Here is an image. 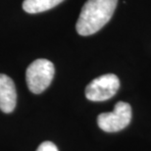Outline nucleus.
<instances>
[{
    "mask_svg": "<svg viewBox=\"0 0 151 151\" xmlns=\"http://www.w3.org/2000/svg\"><path fill=\"white\" fill-rule=\"evenodd\" d=\"M118 0H87L81 11L76 29L83 37L101 29L112 18Z\"/></svg>",
    "mask_w": 151,
    "mask_h": 151,
    "instance_id": "obj_1",
    "label": "nucleus"
},
{
    "mask_svg": "<svg viewBox=\"0 0 151 151\" xmlns=\"http://www.w3.org/2000/svg\"><path fill=\"white\" fill-rule=\"evenodd\" d=\"M55 74L52 62L46 59H37L27 69L26 80L29 89L35 94L43 92L50 86Z\"/></svg>",
    "mask_w": 151,
    "mask_h": 151,
    "instance_id": "obj_2",
    "label": "nucleus"
},
{
    "mask_svg": "<svg viewBox=\"0 0 151 151\" xmlns=\"http://www.w3.org/2000/svg\"><path fill=\"white\" fill-rule=\"evenodd\" d=\"M132 120V107L127 102L120 101L112 112L102 113L97 117V124L102 131L116 132L129 126Z\"/></svg>",
    "mask_w": 151,
    "mask_h": 151,
    "instance_id": "obj_3",
    "label": "nucleus"
},
{
    "mask_svg": "<svg viewBox=\"0 0 151 151\" xmlns=\"http://www.w3.org/2000/svg\"><path fill=\"white\" fill-rule=\"evenodd\" d=\"M119 87V78L114 74H106L94 78L87 84L86 96L90 101H105L113 97Z\"/></svg>",
    "mask_w": 151,
    "mask_h": 151,
    "instance_id": "obj_4",
    "label": "nucleus"
},
{
    "mask_svg": "<svg viewBox=\"0 0 151 151\" xmlns=\"http://www.w3.org/2000/svg\"><path fill=\"white\" fill-rule=\"evenodd\" d=\"M17 92L14 81L7 75L0 74V109L11 113L16 107Z\"/></svg>",
    "mask_w": 151,
    "mask_h": 151,
    "instance_id": "obj_5",
    "label": "nucleus"
},
{
    "mask_svg": "<svg viewBox=\"0 0 151 151\" xmlns=\"http://www.w3.org/2000/svg\"><path fill=\"white\" fill-rule=\"evenodd\" d=\"M63 1L64 0H25L23 9L29 14L41 13L54 8Z\"/></svg>",
    "mask_w": 151,
    "mask_h": 151,
    "instance_id": "obj_6",
    "label": "nucleus"
},
{
    "mask_svg": "<svg viewBox=\"0 0 151 151\" xmlns=\"http://www.w3.org/2000/svg\"><path fill=\"white\" fill-rule=\"evenodd\" d=\"M37 151H59L57 146L51 141H44L38 146Z\"/></svg>",
    "mask_w": 151,
    "mask_h": 151,
    "instance_id": "obj_7",
    "label": "nucleus"
}]
</instances>
